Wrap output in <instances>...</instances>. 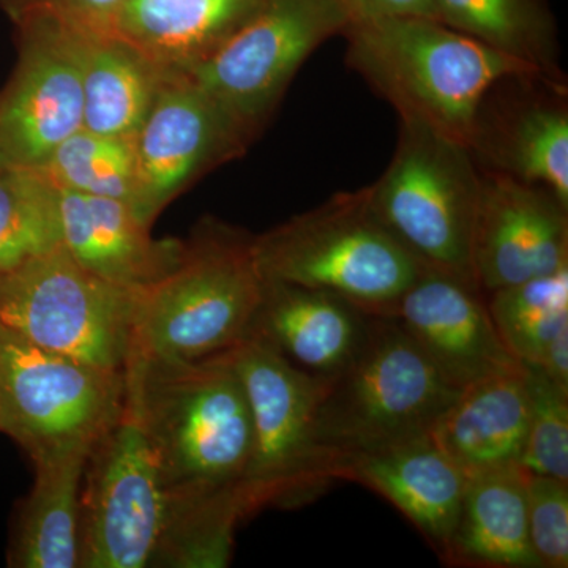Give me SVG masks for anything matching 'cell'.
Listing matches in <instances>:
<instances>
[{
	"instance_id": "6da1fadb",
	"label": "cell",
	"mask_w": 568,
	"mask_h": 568,
	"mask_svg": "<svg viewBox=\"0 0 568 568\" xmlns=\"http://www.w3.org/2000/svg\"><path fill=\"white\" fill-rule=\"evenodd\" d=\"M123 375L125 405L148 437L166 493L164 529L222 500H245L252 414L230 362L129 355Z\"/></svg>"
},
{
	"instance_id": "7a4b0ae2",
	"label": "cell",
	"mask_w": 568,
	"mask_h": 568,
	"mask_svg": "<svg viewBox=\"0 0 568 568\" xmlns=\"http://www.w3.org/2000/svg\"><path fill=\"white\" fill-rule=\"evenodd\" d=\"M343 37L347 65L395 108L399 119L425 123L469 149L481 108L504 81L551 80L435 18L355 20Z\"/></svg>"
},
{
	"instance_id": "3957f363",
	"label": "cell",
	"mask_w": 568,
	"mask_h": 568,
	"mask_svg": "<svg viewBox=\"0 0 568 568\" xmlns=\"http://www.w3.org/2000/svg\"><path fill=\"white\" fill-rule=\"evenodd\" d=\"M253 237L205 222L170 274L134 291L129 355L204 361L242 342L264 291Z\"/></svg>"
},
{
	"instance_id": "277c9868",
	"label": "cell",
	"mask_w": 568,
	"mask_h": 568,
	"mask_svg": "<svg viewBox=\"0 0 568 568\" xmlns=\"http://www.w3.org/2000/svg\"><path fill=\"white\" fill-rule=\"evenodd\" d=\"M394 316L373 315L361 349L327 377L316 440L335 481L351 455L428 435L458 395Z\"/></svg>"
},
{
	"instance_id": "5b68a950",
	"label": "cell",
	"mask_w": 568,
	"mask_h": 568,
	"mask_svg": "<svg viewBox=\"0 0 568 568\" xmlns=\"http://www.w3.org/2000/svg\"><path fill=\"white\" fill-rule=\"evenodd\" d=\"M253 248L264 280L327 291L372 315H388L426 271L377 219L365 189L254 235Z\"/></svg>"
},
{
	"instance_id": "8992f818",
	"label": "cell",
	"mask_w": 568,
	"mask_h": 568,
	"mask_svg": "<svg viewBox=\"0 0 568 568\" xmlns=\"http://www.w3.org/2000/svg\"><path fill=\"white\" fill-rule=\"evenodd\" d=\"M480 186L481 171L467 145L399 119L392 162L365 190L377 219L422 267L478 290L473 239Z\"/></svg>"
},
{
	"instance_id": "52a82bcc",
	"label": "cell",
	"mask_w": 568,
	"mask_h": 568,
	"mask_svg": "<svg viewBox=\"0 0 568 568\" xmlns=\"http://www.w3.org/2000/svg\"><path fill=\"white\" fill-rule=\"evenodd\" d=\"M220 355L237 373L252 414V458L244 478L250 515L264 507H301L323 495L334 484L316 440L327 377L297 368L256 336Z\"/></svg>"
},
{
	"instance_id": "ba28073f",
	"label": "cell",
	"mask_w": 568,
	"mask_h": 568,
	"mask_svg": "<svg viewBox=\"0 0 568 568\" xmlns=\"http://www.w3.org/2000/svg\"><path fill=\"white\" fill-rule=\"evenodd\" d=\"M123 407V369L51 353L0 325V432L33 463L91 452Z\"/></svg>"
},
{
	"instance_id": "9c48e42d",
	"label": "cell",
	"mask_w": 568,
	"mask_h": 568,
	"mask_svg": "<svg viewBox=\"0 0 568 568\" xmlns=\"http://www.w3.org/2000/svg\"><path fill=\"white\" fill-rule=\"evenodd\" d=\"M133 295L93 275L61 245L0 274V325L51 353L123 369Z\"/></svg>"
},
{
	"instance_id": "30bf717a",
	"label": "cell",
	"mask_w": 568,
	"mask_h": 568,
	"mask_svg": "<svg viewBox=\"0 0 568 568\" xmlns=\"http://www.w3.org/2000/svg\"><path fill=\"white\" fill-rule=\"evenodd\" d=\"M351 22L342 0H261L211 58L185 74L257 136L306 59Z\"/></svg>"
},
{
	"instance_id": "8fae6325",
	"label": "cell",
	"mask_w": 568,
	"mask_h": 568,
	"mask_svg": "<svg viewBox=\"0 0 568 568\" xmlns=\"http://www.w3.org/2000/svg\"><path fill=\"white\" fill-rule=\"evenodd\" d=\"M81 488L80 566H152L166 525V493L148 437L123 407L93 446Z\"/></svg>"
},
{
	"instance_id": "7c38bea8",
	"label": "cell",
	"mask_w": 568,
	"mask_h": 568,
	"mask_svg": "<svg viewBox=\"0 0 568 568\" xmlns=\"http://www.w3.org/2000/svg\"><path fill=\"white\" fill-rule=\"evenodd\" d=\"M256 140L185 73H168L134 134L133 211L149 226L209 171L244 155Z\"/></svg>"
},
{
	"instance_id": "4fadbf2b",
	"label": "cell",
	"mask_w": 568,
	"mask_h": 568,
	"mask_svg": "<svg viewBox=\"0 0 568 568\" xmlns=\"http://www.w3.org/2000/svg\"><path fill=\"white\" fill-rule=\"evenodd\" d=\"M17 69L0 92V170H40L82 129V28L18 22Z\"/></svg>"
},
{
	"instance_id": "5bb4252c",
	"label": "cell",
	"mask_w": 568,
	"mask_h": 568,
	"mask_svg": "<svg viewBox=\"0 0 568 568\" xmlns=\"http://www.w3.org/2000/svg\"><path fill=\"white\" fill-rule=\"evenodd\" d=\"M473 272L485 295L568 265L567 205L547 190L480 168Z\"/></svg>"
},
{
	"instance_id": "9a60e30c",
	"label": "cell",
	"mask_w": 568,
	"mask_h": 568,
	"mask_svg": "<svg viewBox=\"0 0 568 568\" xmlns=\"http://www.w3.org/2000/svg\"><path fill=\"white\" fill-rule=\"evenodd\" d=\"M485 297L457 278L425 271L386 316H394L440 376L462 390L523 366L497 334Z\"/></svg>"
},
{
	"instance_id": "2e32d148",
	"label": "cell",
	"mask_w": 568,
	"mask_h": 568,
	"mask_svg": "<svg viewBox=\"0 0 568 568\" xmlns=\"http://www.w3.org/2000/svg\"><path fill=\"white\" fill-rule=\"evenodd\" d=\"M334 477L383 496L420 530L439 558L446 559L467 476L437 446L432 433L343 458L336 463Z\"/></svg>"
},
{
	"instance_id": "e0dca14e",
	"label": "cell",
	"mask_w": 568,
	"mask_h": 568,
	"mask_svg": "<svg viewBox=\"0 0 568 568\" xmlns=\"http://www.w3.org/2000/svg\"><path fill=\"white\" fill-rule=\"evenodd\" d=\"M62 245L93 275L125 290L159 282L181 263L186 242L155 241L132 205L59 190Z\"/></svg>"
},
{
	"instance_id": "ac0fdd59",
	"label": "cell",
	"mask_w": 568,
	"mask_h": 568,
	"mask_svg": "<svg viewBox=\"0 0 568 568\" xmlns=\"http://www.w3.org/2000/svg\"><path fill=\"white\" fill-rule=\"evenodd\" d=\"M372 316L327 291L264 280L246 336L263 339L310 375L332 377L361 349Z\"/></svg>"
},
{
	"instance_id": "d6986e66",
	"label": "cell",
	"mask_w": 568,
	"mask_h": 568,
	"mask_svg": "<svg viewBox=\"0 0 568 568\" xmlns=\"http://www.w3.org/2000/svg\"><path fill=\"white\" fill-rule=\"evenodd\" d=\"M529 410L528 369L523 365L462 388L432 436L467 477L519 465Z\"/></svg>"
},
{
	"instance_id": "ffe728a7",
	"label": "cell",
	"mask_w": 568,
	"mask_h": 568,
	"mask_svg": "<svg viewBox=\"0 0 568 568\" xmlns=\"http://www.w3.org/2000/svg\"><path fill=\"white\" fill-rule=\"evenodd\" d=\"M261 0H125L114 29L168 73H189L230 39Z\"/></svg>"
},
{
	"instance_id": "44dd1931",
	"label": "cell",
	"mask_w": 568,
	"mask_h": 568,
	"mask_svg": "<svg viewBox=\"0 0 568 568\" xmlns=\"http://www.w3.org/2000/svg\"><path fill=\"white\" fill-rule=\"evenodd\" d=\"M528 470L519 465L467 477L448 566L540 568L529 541Z\"/></svg>"
},
{
	"instance_id": "7402d4cb",
	"label": "cell",
	"mask_w": 568,
	"mask_h": 568,
	"mask_svg": "<svg viewBox=\"0 0 568 568\" xmlns=\"http://www.w3.org/2000/svg\"><path fill=\"white\" fill-rule=\"evenodd\" d=\"M166 77L115 29H82V129L134 138Z\"/></svg>"
},
{
	"instance_id": "603a6c76",
	"label": "cell",
	"mask_w": 568,
	"mask_h": 568,
	"mask_svg": "<svg viewBox=\"0 0 568 568\" xmlns=\"http://www.w3.org/2000/svg\"><path fill=\"white\" fill-rule=\"evenodd\" d=\"M474 159L518 181L547 190L568 207V114L551 97L530 100L503 119L478 122Z\"/></svg>"
},
{
	"instance_id": "cb8c5ba5",
	"label": "cell",
	"mask_w": 568,
	"mask_h": 568,
	"mask_svg": "<svg viewBox=\"0 0 568 568\" xmlns=\"http://www.w3.org/2000/svg\"><path fill=\"white\" fill-rule=\"evenodd\" d=\"M91 452H71L33 463L36 484L18 521L10 566H80L81 488Z\"/></svg>"
},
{
	"instance_id": "d4e9b609",
	"label": "cell",
	"mask_w": 568,
	"mask_h": 568,
	"mask_svg": "<svg viewBox=\"0 0 568 568\" xmlns=\"http://www.w3.org/2000/svg\"><path fill=\"white\" fill-rule=\"evenodd\" d=\"M437 21L560 81L555 22L544 0H432Z\"/></svg>"
},
{
	"instance_id": "484cf974",
	"label": "cell",
	"mask_w": 568,
	"mask_h": 568,
	"mask_svg": "<svg viewBox=\"0 0 568 568\" xmlns=\"http://www.w3.org/2000/svg\"><path fill=\"white\" fill-rule=\"evenodd\" d=\"M489 316L518 362L537 366L545 349L568 327V265L489 293Z\"/></svg>"
},
{
	"instance_id": "4316f807",
	"label": "cell",
	"mask_w": 568,
	"mask_h": 568,
	"mask_svg": "<svg viewBox=\"0 0 568 568\" xmlns=\"http://www.w3.org/2000/svg\"><path fill=\"white\" fill-rule=\"evenodd\" d=\"M61 245L58 189L39 170H0V274Z\"/></svg>"
},
{
	"instance_id": "83f0119b",
	"label": "cell",
	"mask_w": 568,
	"mask_h": 568,
	"mask_svg": "<svg viewBox=\"0 0 568 568\" xmlns=\"http://www.w3.org/2000/svg\"><path fill=\"white\" fill-rule=\"evenodd\" d=\"M39 171L55 189L112 197L133 205L136 192L134 138L78 130L51 153Z\"/></svg>"
},
{
	"instance_id": "f1b7e54d",
	"label": "cell",
	"mask_w": 568,
	"mask_h": 568,
	"mask_svg": "<svg viewBox=\"0 0 568 568\" xmlns=\"http://www.w3.org/2000/svg\"><path fill=\"white\" fill-rule=\"evenodd\" d=\"M526 369L530 410L519 466L529 474L568 481V394L536 366H526Z\"/></svg>"
},
{
	"instance_id": "f546056e",
	"label": "cell",
	"mask_w": 568,
	"mask_h": 568,
	"mask_svg": "<svg viewBox=\"0 0 568 568\" xmlns=\"http://www.w3.org/2000/svg\"><path fill=\"white\" fill-rule=\"evenodd\" d=\"M528 530L540 568L568 566V481L528 473Z\"/></svg>"
},
{
	"instance_id": "4dcf8cb0",
	"label": "cell",
	"mask_w": 568,
	"mask_h": 568,
	"mask_svg": "<svg viewBox=\"0 0 568 568\" xmlns=\"http://www.w3.org/2000/svg\"><path fill=\"white\" fill-rule=\"evenodd\" d=\"M123 2L125 0H0L14 24L32 18H52L93 31L114 29Z\"/></svg>"
},
{
	"instance_id": "1f68e13d",
	"label": "cell",
	"mask_w": 568,
	"mask_h": 568,
	"mask_svg": "<svg viewBox=\"0 0 568 568\" xmlns=\"http://www.w3.org/2000/svg\"><path fill=\"white\" fill-rule=\"evenodd\" d=\"M355 20L381 17L435 18L432 0H342Z\"/></svg>"
},
{
	"instance_id": "d6a6232c",
	"label": "cell",
	"mask_w": 568,
	"mask_h": 568,
	"mask_svg": "<svg viewBox=\"0 0 568 568\" xmlns=\"http://www.w3.org/2000/svg\"><path fill=\"white\" fill-rule=\"evenodd\" d=\"M536 368L540 369L560 390L568 394V327L562 328L549 342Z\"/></svg>"
}]
</instances>
